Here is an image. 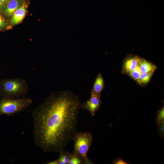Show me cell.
Listing matches in <instances>:
<instances>
[{
  "label": "cell",
  "instance_id": "obj_3",
  "mask_svg": "<svg viewBox=\"0 0 164 164\" xmlns=\"http://www.w3.org/2000/svg\"><path fill=\"white\" fill-rule=\"evenodd\" d=\"M32 102V100L29 98L2 97L0 100V115H13L26 109Z\"/></svg>",
  "mask_w": 164,
  "mask_h": 164
},
{
  "label": "cell",
  "instance_id": "obj_7",
  "mask_svg": "<svg viewBox=\"0 0 164 164\" xmlns=\"http://www.w3.org/2000/svg\"><path fill=\"white\" fill-rule=\"evenodd\" d=\"M26 12L27 8L25 4L23 3L22 4L12 15L10 24L15 25L20 22L25 17Z\"/></svg>",
  "mask_w": 164,
  "mask_h": 164
},
{
  "label": "cell",
  "instance_id": "obj_17",
  "mask_svg": "<svg viewBox=\"0 0 164 164\" xmlns=\"http://www.w3.org/2000/svg\"><path fill=\"white\" fill-rule=\"evenodd\" d=\"M112 164H128V162L123 160L122 159L117 158L115 159L113 161Z\"/></svg>",
  "mask_w": 164,
  "mask_h": 164
},
{
  "label": "cell",
  "instance_id": "obj_14",
  "mask_svg": "<svg viewBox=\"0 0 164 164\" xmlns=\"http://www.w3.org/2000/svg\"><path fill=\"white\" fill-rule=\"evenodd\" d=\"M155 120L157 125H158L164 123V107H162L158 111Z\"/></svg>",
  "mask_w": 164,
  "mask_h": 164
},
{
  "label": "cell",
  "instance_id": "obj_8",
  "mask_svg": "<svg viewBox=\"0 0 164 164\" xmlns=\"http://www.w3.org/2000/svg\"><path fill=\"white\" fill-rule=\"evenodd\" d=\"M104 86V79L101 73L96 77L92 88L91 91V95L100 96Z\"/></svg>",
  "mask_w": 164,
  "mask_h": 164
},
{
  "label": "cell",
  "instance_id": "obj_19",
  "mask_svg": "<svg viewBox=\"0 0 164 164\" xmlns=\"http://www.w3.org/2000/svg\"><path fill=\"white\" fill-rule=\"evenodd\" d=\"M9 0H0V11L3 9Z\"/></svg>",
  "mask_w": 164,
  "mask_h": 164
},
{
  "label": "cell",
  "instance_id": "obj_18",
  "mask_svg": "<svg viewBox=\"0 0 164 164\" xmlns=\"http://www.w3.org/2000/svg\"><path fill=\"white\" fill-rule=\"evenodd\" d=\"M6 23L2 17L0 15V29H2L6 27Z\"/></svg>",
  "mask_w": 164,
  "mask_h": 164
},
{
  "label": "cell",
  "instance_id": "obj_5",
  "mask_svg": "<svg viewBox=\"0 0 164 164\" xmlns=\"http://www.w3.org/2000/svg\"><path fill=\"white\" fill-rule=\"evenodd\" d=\"M101 103L100 96L91 95L88 100L84 103H81L80 109L87 110L91 115L94 117L99 109Z\"/></svg>",
  "mask_w": 164,
  "mask_h": 164
},
{
  "label": "cell",
  "instance_id": "obj_12",
  "mask_svg": "<svg viewBox=\"0 0 164 164\" xmlns=\"http://www.w3.org/2000/svg\"><path fill=\"white\" fill-rule=\"evenodd\" d=\"M84 164L83 158L73 152L70 153L68 164Z\"/></svg>",
  "mask_w": 164,
  "mask_h": 164
},
{
  "label": "cell",
  "instance_id": "obj_11",
  "mask_svg": "<svg viewBox=\"0 0 164 164\" xmlns=\"http://www.w3.org/2000/svg\"><path fill=\"white\" fill-rule=\"evenodd\" d=\"M59 155L57 160L58 164H68L70 155V152L62 150L59 152Z\"/></svg>",
  "mask_w": 164,
  "mask_h": 164
},
{
  "label": "cell",
  "instance_id": "obj_6",
  "mask_svg": "<svg viewBox=\"0 0 164 164\" xmlns=\"http://www.w3.org/2000/svg\"><path fill=\"white\" fill-rule=\"evenodd\" d=\"M141 58L134 55H129L123 60L122 72L127 74L137 68L139 65Z\"/></svg>",
  "mask_w": 164,
  "mask_h": 164
},
{
  "label": "cell",
  "instance_id": "obj_16",
  "mask_svg": "<svg viewBox=\"0 0 164 164\" xmlns=\"http://www.w3.org/2000/svg\"><path fill=\"white\" fill-rule=\"evenodd\" d=\"M158 132L161 137L164 138V123L157 125Z\"/></svg>",
  "mask_w": 164,
  "mask_h": 164
},
{
  "label": "cell",
  "instance_id": "obj_20",
  "mask_svg": "<svg viewBox=\"0 0 164 164\" xmlns=\"http://www.w3.org/2000/svg\"><path fill=\"white\" fill-rule=\"evenodd\" d=\"M47 164H58L57 159L47 162Z\"/></svg>",
  "mask_w": 164,
  "mask_h": 164
},
{
  "label": "cell",
  "instance_id": "obj_4",
  "mask_svg": "<svg viewBox=\"0 0 164 164\" xmlns=\"http://www.w3.org/2000/svg\"><path fill=\"white\" fill-rule=\"evenodd\" d=\"M93 139L91 132L77 131L72 139L74 142L73 152L83 158L85 164L93 163L87 156Z\"/></svg>",
  "mask_w": 164,
  "mask_h": 164
},
{
  "label": "cell",
  "instance_id": "obj_13",
  "mask_svg": "<svg viewBox=\"0 0 164 164\" xmlns=\"http://www.w3.org/2000/svg\"><path fill=\"white\" fill-rule=\"evenodd\" d=\"M154 72L152 71L148 72L141 73L138 84L143 85L147 84L150 80Z\"/></svg>",
  "mask_w": 164,
  "mask_h": 164
},
{
  "label": "cell",
  "instance_id": "obj_1",
  "mask_svg": "<svg viewBox=\"0 0 164 164\" xmlns=\"http://www.w3.org/2000/svg\"><path fill=\"white\" fill-rule=\"evenodd\" d=\"M81 103L68 91L52 92L32 111L34 139L44 152H59L67 146L77 132Z\"/></svg>",
  "mask_w": 164,
  "mask_h": 164
},
{
  "label": "cell",
  "instance_id": "obj_2",
  "mask_svg": "<svg viewBox=\"0 0 164 164\" xmlns=\"http://www.w3.org/2000/svg\"><path fill=\"white\" fill-rule=\"evenodd\" d=\"M29 88L26 80L17 78L0 80V96L13 98L22 97L28 92Z\"/></svg>",
  "mask_w": 164,
  "mask_h": 164
},
{
  "label": "cell",
  "instance_id": "obj_15",
  "mask_svg": "<svg viewBox=\"0 0 164 164\" xmlns=\"http://www.w3.org/2000/svg\"><path fill=\"white\" fill-rule=\"evenodd\" d=\"M141 73L138 65L137 68L128 73L127 74L129 75L138 84Z\"/></svg>",
  "mask_w": 164,
  "mask_h": 164
},
{
  "label": "cell",
  "instance_id": "obj_10",
  "mask_svg": "<svg viewBox=\"0 0 164 164\" xmlns=\"http://www.w3.org/2000/svg\"><path fill=\"white\" fill-rule=\"evenodd\" d=\"M139 67L141 73L155 72L157 68L156 66L152 63L144 59H141L139 63Z\"/></svg>",
  "mask_w": 164,
  "mask_h": 164
},
{
  "label": "cell",
  "instance_id": "obj_21",
  "mask_svg": "<svg viewBox=\"0 0 164 164\" xmlns=\"http://www.w3.org/2000/svg\"></svg>",
  "mask_w": 164,
  "mask_h": 164
},
{
  "label": "cell",
  "instance_id": "obj_9",
  "mask_svg": "<svg viewBox=\"0 0 164 164\" xmlns=\"http://www.w3.org/2000/svg\"><path fill=\"white\" fill-rule=\"evenodd\" d=\"M21 4L20 0H9L3 9L4 14L7 17L12 16Z\"/></svg>",
  "mask_w": 164,
  "mask_h": 164
}]
</instances>
